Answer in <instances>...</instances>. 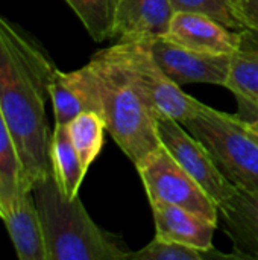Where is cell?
I'll use <instances>...</instances> for the list:
<instances>
[{
  "instance_id": "cell-18",
  "label": "cell",
  "mask_w": 258,
  "mask_h": 260,
  "mask_svg": "<svg viewBox=\"0 0 258 260\" xmlns=\"http://www.w3.org/2000/svg\"><path fill=\"white\" fill-rule=\"evenodd\" d=\"M90 37L97 41L116 38V18L119 0H65Z\"/></svg>"
},
{
  "instance_id": "cell-13",
  "label": "cell",
  "mask_w": 258,
  "mask_h": 260,
  "mask_svg": "<svg viewBox=\"0 0 258 260\" xmlns=\"http://www.w3.org/2000/svg\"><path fill=\"white\" fill-rule=\"evenodd\" d=\"M219 221L240 259H258V192L236 189L219 206Z\"/></svg>"
},
{
  "instance_id": "cell-6",
  "label": "cell",
  "mask_w": 258,
  "mask_h": 260,
  "mask_svg": "<svg viewBox=\"0 0 258 260\" xmlns=\"http://www.w3.org/2000/svg\"><path fill=\"white\" fill-rule=\"evenodd\" d=\"M149 203L187 209L219 225V206L161 145L135 166Z\"/></svg>"
},
{
  "instance_id": "cell-16",
  "label": "cell",
  "mask_w": 258,
  "mask_h": 260,
  "mask_svg": "<svg viewBox=\"0 0 258 260\" xmlns=\"http://www.w3.org/2000/svg\"><path fill=\"white\" fill-rule=\"evenodd\" d=\"M26 190L32 189L26 183L17 146L0 113V221Z\"/></svg>"
},
{
  "instance_id": "cell-17",
  "label": "cell",
  "mask_w": 258,
  "mask_h": 260,
  "mask_svg": "<svg viewBox=\"0 0 258 260\" xmlns=\"http://www.w3.org/2000/svg\"><path fill=\"white\" fill-rule=\"evenodd\" d=\"M65 126L81 165L84 171L88 172L103 146V133L106 131L105 120L94 111H85L71 119Z\"/></svg>"
},
{
  "instance_id": "cell-9",
  "label": "cell",
  "mask_w": 258,
  "mask_h": 260,
  "mask_svg": "<svg viewBox=\"0 0 258 260\" xmlns=\"http://www.w3.org/2000/svg\"><path fill=\"white\" fill-rule=\"evenodd\" d=\"M245 30H234L201 12H175L164 38L207 53L234 55L245 43Z\"/></svg>"
},
{
  "instance_id": "cell-25",
  "label": "cell",
  "mask_w": 258,
  "mask_h": 260,
  "mask_svg": "<svg viewBox=\"0 0 258 260\" xmlns=\"http://www.w3.org/2000/svg\"><path fill=\"white\" fill-rule=\"evenodd\" d=\"M254 104H257V105H258V99H257V101H255V102H254Z\"/></svg>"
},
{
  "instance_id": "cell-24",
  "label": "cell",
  "mask_w": 258,
  "mask_h": 260,
  "mask_svg": "<svg viewBox=\"0 0 258 260\" xmlns=\"http://www.w3.org/2000/svg\"><path fill=\"white\" fill-rule=\"evenodd\" d=\"M245 40L249 41L251 44H255L258 46V32H249V30H245Z\"/></svg>"
},
{
  "instance_id": "cell-15",
  "label": "cell",
  "mask_w": 258,
  "mask_h": 260,
  "mask_svg": "<svg viewBox=\"0 0 258 260\" xmlns=\"http://www.w3.org/2000/svg\"><path fill=\"white\" fill-rule=\"evenodd\" d=\"M49 160L50 172L61 193L68 200L79 197V189L87 172L81 165L65 125H55L52 131Z\"/></svg>"
},
{
  "instance_id": "cell-8",
  "label": "cell",
  "mask_w": 258,
  "mask_h": 260,
  "mask_svg": "<svg viewBox=\"0 0 258 260\" xmlns=\"http://www.w3.org/2000/svg\"><path fill=\"white\" fill-rule=\"evenodd\" d=\"M151 47L161 69L178 85L202 82L225 87L233 55L193 50L167 38L152 41Z\"/></svg>"
},
{
  "instance_id": "cell-20",
  "label": "cell",
  "mask_w": 258,
  "mask_h": 260,
  "mask_svg": "<svg viewBox=\"0 0 258 260\" xmlns=\"http://www.w3.org/2000/svg\"><path fill=\"white\" fill-rule=\"evenodd\" d=\"M213 257H239L234 254H222L216 250L211 251H202L189 245L176 244V242H167L155 238L151 241L146 247L141 250L128 254L126 260H207ZM240 259V257H239Z\"/></svg>"
},
{
  "instance_id": "cell-11",
  "label": "cell",
  "mask_w": 258,
  "mask_h": 260,
  "mask_svg": "<svg viewBox=\"0 0 258 260\" xmlns=\"http://www.w3.org/2000/svg\"><path fill=\"white\" fill-rule=\"evenodd\" d=\"M175 9L170 0H119L116 18L117 43L164 38Z\"/></svg>"
},
{
  "instance_id": "cell-2",
  "label": "cell",
  "mask_w": 258,
  "mask_h": 260,
  "mask_svg": "<svg viewBox=\"0 0 258 260\" xmlns=\"http://www.w3.org/2000/svg\"><path fill=\"white\" fill-rule=\"evenodd\" d=\"M32 193L38 207L47 260H126L122 239L99 227L79 197L68 200L58 189L52 172Z\"/></svg>"
},
{
  "instance_id": "cell-5",
  "label": "cell",
  "mask_w": 258,
  "mask_h": 260,
  "mask_svg": "<svg viewBox=\"0 0 258 260\" xmlns=\"http://www.w3.org/2000/svg\"><path fill=\"white\" fill-rule=\"evenodd\" d=\"M106 50L157 116L172 117L182 123L199 110L202 102L184 93L181 85L166 75L152 53L151 43H116L106 47Z\"/></svg>"
},
{
  "instance_id": "cell-21",
  "label": "cell",
  "mask_w": 258,
  "mask_h": 260,
  "mask_svg": "<svg viewBox=\"0 0 258 260\" xmlns=\"http://www.w3.org/2000/svg\"><path fill=\"white\" fill-rule=\"evenodd\" d=\"M175 12H201L207 14L234 30H245L234 15L228 0H170Z\"/></svg>"
},
{
  "instance_id": "cell-7",
  "label": "cell",
  "mask_w": 258,
  "mask_h": 260,
  "mask_svg": "<svg viewBox=\"0 0 258 260\" xmlns=\"http://www.w3.org/2000/svg\"><path fill=\"white\" fill-rule=\"evenodd\" d=\"M158 134L161 145L201 184L217 206L228 201L237 187L222 174L202 142L192 136L181 122L166 116H158Z\"/></svg>"
},
{
  "instance_id": "cell-12",
  "label": "cell",
  "mask_w": 258,
  "mask_h": 260,
  "mask_svg": "<svg viewBox=\"0 0 258 260\" xmlns=\"http://www.w3.org/2000/svg\"><path fill=\"white\" fill-rule=\"evenodd\" d=\"M151 207L155 221V238L189 245L202 251L214 250L213 236L217 229L216 224L173 204L157 201L151 203Z\"/></svg>"
},
{
  "instance_id": "cell-14",
  "label": "cell",
  "mask_w": 258,
  "mask_h": 260,
  "mask_svg": "<svg viewBox=\"0 0 258 260\" xmlns=\"http://www.w3.org/2000/svg\"><path fill=\"white\" fill-rule=\"evenodd\" d=\"M20 260H47L38 207L32 190L23 192L2 219Z\"/></svg>"
},
{
  "instance_id": "cell-19",
  "label": "cell",
  "mask_w": 258,
  "mask_h": 260,
  "mask_svg": "<svg viewBox=\"0 0 258 260\" xmlns=\"http://www.w3.org/2000/svg\"><path fill=\"white\" fill-rule=\"evenodd\" d=\"M254 46V49H245L243 44L242 49L233 55L225 87L233 91L234 96L255 102L258 99V46Z\"/></svg>"
},
{
  "instance_id": "cell-23",
  "label": "cell",
  "mask_w": 258,
  "mask_h": 260,
  "mask_svg": "<svg viewBox=\"0 0 258 260\" xmlns=\"http://www.w3.org/2000/svg\"><path fill=\"white\" fill-rule=\"evenodd\" d=\"M236 98L239 101V111L236 116L243 122L246 129L258 140V105L246 98L242 96H236Z\"/></svg>"
},
{
  "instance_id": "cell-3",
  "label": "cell",
  "mask_w": 258,
  "mask_h": 260,
  "mask_svg": "<svg viewBox=\"0 0 258 260\" xmlns=\"http://www.w3.org/2000/svg\"><path fill=\"white\" fill-rule=\"evenodd\" d=\"M102 104L106 131L137 166L161 146L158 116L106 49L88 61Z\"/></svg>"
},
{
  "instance_id": "cell-1",
  "label": "cell",
  "mask_w": 258,
  "mask_h": 260,
  "mask_svg": "<svg viewBox=\"0 0 258 260\" xmlns=\"http://www.w3.org/2000/svg\"><path fill=\"white\" fill-rule=\"evenodd\" d=\"M55 70L46 49L26 29L0 14V113L30 189L50 174L52 131L46 102Z\"/></svg>"
},
{
  "instance_id": "cell-4",
  "label": "cell",
  "mask_w": 258,
  "mask_h": 260,
  "mask_svg": "<svg viewBox=\"0 0 258 260\" xmlns=\"http://www.w3.org/2000/svg\"><path fill=\"white\" fill-rule=\"evenodd\" d=\"M182 125L204 143L222 174L237 189L258 192V140L236 114L201 104Z\"/></svg>"
},
{
  "instance_id": "cell-22",
  "label": "cell",
  "mask_w": 258,
  "mask_h": 260,
  "mask_svg": "<svg viewBox=\"0 0 258 260\" xmlns=\"http://www.w3.org/2000/svg\"><path fill=\"white\" fill-rule=\"evenodd\" d=\"M245 30L258 32V0H228Z\"/></svg>"
},
{
  "instance_id": "cell-10",
  "label": "cell",
  "mask_w": 258,
  "mask_h": 260,
  "mask_svg": "<svg viewBox=\"0 0 258 260\" xmlns=\"http://www.w3.org/2000/svg\"><path fill=\"white\" fill-rule=\"evenodd\" d=\"M55 125H67L85 111L102 113L100 94L94 73L88 62L73 72L55 70L49 87Z\"/></svg>"
}]
</instances>
